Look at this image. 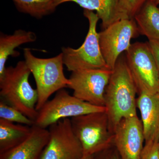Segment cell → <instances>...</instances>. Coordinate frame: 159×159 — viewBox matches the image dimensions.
Listing matches in <instances>:
<instances>
[{
  "label": "cell",
  "mask_w": 159,
  "mask_h": 159,
  "mask_svg": "<svg viewBox=\"0 0 159 159\" xmlns=\"http://www.w3.org/2000/svg\"><path fill=\"white\" fill-rule=\"evenodd\" d=\"M137 93L125 54H122L112 71L104 96L106 112L113 133L122 119L137 115Z\"/></svg>",
  "instance_id": "cell-1"
},
{
  "label": "cell",
  "mask_w": 159,
  "mask_h": 159,
  "mask_svg": "<svg viewBox=\"0 0 159 159\" xmlns=\"http://www.w3.org/2000/svg\"><path fill=\"white\" fill-rule=\"evenodd\" d=\"M148 0H119L120 9L127 18L134 19L137 12Z\"/></svg>",
  "instance_id": "cell-20"
},
{
  "label": "cell",
  "mask_w": 159,
  "mask_h": 159,
  "mask_svg": "<svg viewBox=\"0 0 159 159\" xmlns=\"http://www.w3.org/2000/svg\"><path fill=\"white\" fill-rule=\"evenodd\" d=\"M81 159H94L93 156L88 157H83Z\"/></svg>",
  "instance_id": "cell-25"
},
{
  "label": "cell",
  "mask_w": 159,
  "mask_h": 159,
  "mask_svg": "<svg viewBox=\"0 0 159 159\" xmlns=\"http://www.w3.org/2000/svg\"><path fill=\"white\" fill-rule=\"evenodd\" d=\"M159 8V0H150Z\"/></svg>",
  "instance_id": "cell-24"
},
{
  "label": "cell",
  "mask_w": 159,
  "mask_h": 159,
  "mask_svg": "<svg viewBox=\"0 0 159 159\" xmlns=\"http://www.w3.org/2000/svg\"><path fill=\"white\" fill-rule=\"evenodd\" d=\"M56 6L68 2L77 4L85 10L96 11L101 20L102 30L119 20L129 19L122 12L119 0H53Z\"/></svg>",
  "instance_id": "cell-14"
},
{
  "label": "cell",
  "mask_w": 159,
  "mask_h": 159,
  "mask_svg": "<svg viewBox=\"0 0 159 159\" xmlns=\"http://www.w3.org/2000/svg\"><path fill=\"white\" fill-rule=\"evenodd\" d=\"M125 57L139 94L159 93V74L148 42L132 44Z\"/></svg>",
  "instance_id": "cell-7"
},
{
  "label": "cell",
  "mask_w": 159,
  "mask_h": 159,
  "mask_svg": "<svg viewBox=\"0 0 159 159\" xmlns=\"http://www.w3.org/2000/svg\"><path fill=\"white\" fill-rule=\"evenodd\" d=\"M18 11L37 19L53 13L57 6L53 0H12Z\"/></svg>",
  "instance_id": "cell-18"
},
{
  "label": "cell",
  "mask_w": 159,
  "mask_h": 159,
  "mask_svg": "<svg viewBox=\"0 0 159 159\" xmlns=\"http://www.w3.org/2000/svg\"><path fill=\"white\" fill-rule=\"evenodd\" d=\"M111 148L94 155V159H121L116 149Z\"/></svg>",
  "instance_id": "cell-22"
},
{
  "label": "cell",
  "mask_w": 159,
  "mask_h": 159,
  "mask_svg": "<svg viewBox=\"0 0 159 159\" xmlns=\"http://www.w3.org/2000/svg\"><path fill=\"white\" fill-rule=\"evenodd\" d=\"M70 120L82 146L83 157L94 156L114 145V134L110 128L106 111L73 117Z\"/></svg>",
  "instance_id": "cell-4"
},
{
  "label": "cell",
  "mask_w": 159,
  "mask_h": 159,
  "mask_svg": "<svg viewBox=\"0 0 159 159\" xmlns=\"http://www.w3.org/2000/svg\"><path fill=\"white\" fill-rule=\"evenodd\" d=\"M31 132V126L0 119V153L19 145Z\"/></svg>",
  "instance_id": "cell-17"
},
{
  "label": "cell",
  "mask_w": 159,
  "mask_h": 159,
  "mask_svg": "<svg viewBox=\"0 0 159 159\" xmlns=\"http://www.w3.org/2000/svg\"><path fill=\"white\" fill-rule=\"evenodd\" d=\"M0 119L30 126L34 124V120L2 100L0 101Z\"/></svg>",
  "instance_id": "cell-19"
},
{
  "label": "cell",
  "mask_w": 159,
  "mask_h": 159,
  "mask_svg": "<svg viewBox=\"0 0 159 159\" xmlns=\"http://www.w3.org/2000/svg\"><path fill=\"white\" fill-rule=\"evenodd\" d=\"M140 34L134 19H123L99 32V44L107 68L112 70L118 58L128 51L131 40Z\"/></svg>",
  "instance_id": "cell-8"
},
{
  "label": "cell",
  "mask_w": 159,
  "mask_h": 159,
  "mask_svg": "<svg viewBox=\"0 0 159 159\" xmlns=\"http://www.w3.org/2000/svg\"><path fill=\"white\" fill-rule=\"evenodd\" d=\"M83 14L89 21V29L83 43L78 48L61 49L64 64L68 70L74 72L90 69H108L103 58L97 30L99 20L97 13L84 9Z\"/></svg>",
  "instance_id": "cell-5"
},
{
  "label": "cell",
  "mask_w": 159,
  "mask_h": 159,
  "mask_svg": "<svg viewBox=\"0 0 159 159\" xmlns=\"http://www.w3.org/2000/svg\"><path fill=\"white\" fill-rule=\"evenodd\" d=\"M37 36L34 32L18 29L11 34L1 33L0 35V76L6 69V64L9 56L18 57L20 53L15 49L23 44L34 42Z\"/></svg>",
  "instance_id": "cell-15"
},
{
  "label": "cell",
  "mask_w": 159,
  "mask_h": 159,
  "mask_svg": "<svg viewBox=\"0 0 159 159\" xmlns=\"http://www.w3.org/2000/svg\"><path fill=\"white\" fill-rule=\"evenodd\" d=\"M112 71L107 68L72 72L68 87L73 90V95L78 99L92 105L104 107L106 89Z\"/></svg>",
  "instance_id": "cell-9"
},
{
  "label": "cell",
  "mask_w": 159,
  "mask_h": 159,
  "mask_svg": "<svg viewBox=\"0 0 159 159\" xmlns=\"http://www.w3.org/2000/svg\"><path fill=\"white\" fill-rule=\"evenodd\" d=\"M25 61L31 71L36 83L38 94L37 111L57 91L68 87L70 80L65 76L62 53L48 58L34 56L29 48L24 50Z\"/></svg>",
  "instance_id": "cell-3"
},
{
  "label": "cell",
  "mask_w": 159,
  "mask_h": 159,
  "mask_svg": "<svg viewBox=\"0 0 159 159\" xmlns=\"http://www.w3.org/2000/svg\"><path fill=\"white\" fill-rule=\"evenodd\" d=\"M148 43L155 59L159 74V42L156 41L149 40Z\"/></svg>",
  "instance_id": "cell-23"
},
{
  "label": "cell",
  "mask_w": 159,
  "mask_h": 159,
  "mask_svg": "<svg viewBox=\"0 0 159 159\" xmlns=\"http://www.w3.org/2000/svg\"><path fill=\"white\" fill-rule=\"evenodd\" d=\"M50 137L39 159H81L83 152L75 135L70 119H61L49 126Z\"/></svg>",
  "instance_id": "cell-10"
},
{
  "label": "cell",
  "mask_w": 159,
  "mask_h": 159,
  "mask_svg": "<svg viewBox=\"0 0 159 159\" xmlns=\"http://www.w3.org/2000/svg\"><path fill=\"white\" fill-rule=\"evenodd\" d=\"M137 106L141 114L145 142L159 141V93L139 94Z\"/></svg>",
  "instance_id": "cell-13"
},
{
  "label": "cell",
  "mask_w": 159,
  "mask_h": 159,
  "mask_svg": "<svg viewBox=\"0 0 159 159\" xmlns=\"http://www.w3.org/2000/svg\"><path fill=\"white\" fill-rule=\"evenodd\" d=\"M134 19L140 34L146 36L148 41L159 42V8L150 0L142 6Z\"/></svg>",
  "instance_id": "cell-16"
},
{
  "label": "cell",
  "mask_w": 159,
  "mask_h": 159,
  "mask_svg": "<svg viewBox=\"0 0 159 159\" xmlns=\"http://www.w3.org/2000/svg\"><path fill=\"white\" fill-rule=\"evenodd\" d=\"M104 111V107L82 101L64 89L57 91L54 98L48 100L38 111L34 125L47 129L61 119Z\"/></svg>",
  "instance_id": "cell-6"
},
{
  "label": "cell",
  "mask_w": 159,
  "mask_h": 159,
  "mask_svg": "<svg viewBox=\"0 0 159 159\" xmlns=\"http://www.w3.org/2000/svg\"><path fill=\"white\" fill-rule=\"evenodd\" d=\"M145 143L141 120L138 116L122 119L114 131V145L121 159H141Z\"/></svg>",
  "instance_id": "cell-11"
},
{
  "label": "cell",
  "mask_w": 159,
  "mask_h": 159,
  "mask_svg": "<svg viewBox=\"0 0 159 159\" xmlns=\"http://www.w3.org/2000/svg\"><path fill=\"white\" fill-rule=\"evenodd\" d=\"M49 137L47 129L32 125L29 137L17 146L0 153V159H39Z\"/></svg>",
  "instance_id": "cell-12"
},
{
  "label": "cell",
  "mask_w": 159,
  "mask_h": 159,
  "mask_svg": "<svg viewBox=\"0 0 159 159\" xmlns=\"http://www.w3.org/2000/svg\"><path fill=\"white\" fill-rule=\"evenodd\" d=\"M31 71L25 61H18L15 66L6 67L0 76L1 100L35 121L38 94L29 81Z\"/></svg>",
  "instance_id": "cell-2"
},
{
  "label": "cell",
  "mask_w": 159,
  "mask_h": 159,
  "mask_svg": "<svg viewBox=\"0 0 159 159\" xmlns=\"http://www.w3.org/2000/svg\"><path fill=\"white\" fill-rule=\"evenodd\" d=\"M141 159H159V141L145 142Z\"/></svg>",
  "instance_id": "cell-21"
}]
</instances>
